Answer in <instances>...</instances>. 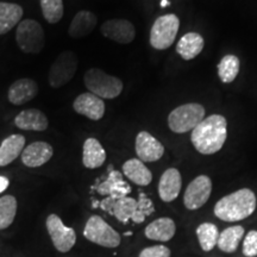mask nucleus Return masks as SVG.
Returning a JSON list of instances; mask_svg holds the SVG:
<instances>
[{
	"mask_svg": "<svg viewBox=\"0 0 257 257\" xmlns=\"http://www.w3.org/2000/svg\"><path fill=\"white\" fill-rule=\"evenodd\" d=\"M46 226L54 246L57 251L68 252L76 243L75 230L66 226L57 214H50L47 218Z\"/></svg>",
	"mask_w": 257,
	"mask_h": 257,
	"instance_id": "9d476101",
	"label": "nucleus"
},
{
	"mask_svg": "<svg viewBox=\"0 0 257 257\" xmlns=\"http://www.w3.org/2000/svg\"><path fill=\"white\" fill-rule=\"evenodd\" d=\"M9 186H10V180L8 178H5V176H0V193L6 191Z\"/></svg>",
	"mask_w": 257,
	"mask_h": 257,
	"instance_id": "72a5a7b5",
	"label": "nucleus"
},
{
	"mask_svg": "<svg viewBox=\"0 0 257 257\" xmlns=\"http://www.w3.org/2000/svg\"><path fill=\"white\" fill-rule=\"evenodd\" d=\"M43 17L48 23L56 24L62 19L64 6L62 0H40Z\"/></svg>",
	"mask_w": 257,
	"mask_h": 257,
	"instance_id": "7c9ffc66",
	"label": "nucleus"
},
{
	"mask_svg": "<svg viewBox=\"0 0 257 257\" xmlns=\"http://www.w3.org/2000/svg\"><path fill=\"white\" fill-rule=\"evenodd\" d=\"M169 4V3L168 2H167V0H163V2L162 3H161V5H162L163 6V8H166V6L167 5H168Z\"/></svg>",
	"mask_w": 257,
	"mask_h": 257,
	"instance_id": "f704fd0d",
	"label": "nucleus"
},
{
	"mask_svg": "<svg viewBox=\"0 0 257 257\" xmlns=\"http://www.w3.org/2000/svg\"><path fill=\"white\" fill-rule=\"evenodd\" d=\"M83 236L89 242L108 249L117 248L121 242L120 234L99 216H92L87 220L83 229Z\"/></svg>",
	"mask_w": 257,
	"mask_h": 257,
	"instance_id": "6e6552de",
	"label": "nucleus"
},
{
	"mask_svg": "<svg viewBox=\"0 0 257 257\" xmlns=\"http://www.w3.org/2000/svg\"><path fill=\"white\" fill-rule=\"evenodd\" d=\"M101 34L106 38L119 44L131 43L136 37L134 24L126 19H110L100 27Z\"/></svg>",
	"mask_w": 257,
	"mask_h": 257,
	"instance_id": "f8f14e48",
	"label": "nucleus"
},
{
	"mask_svg": "<svg viewBox=\"0 0 257 257\" xmlns=\"http://www.w3.org/2000/svg\"><path fill=\"white\" fill-rule=\"evenodd\" d=\"M130 192V186L124 181L123 176L117 170H112L108 178L98 187L99 194L107 195L110 199L124 198Z\"/></svg>",
	"mask_w": 257,
	"mask_h": 257,
	"instance_id": "5701e85b",
	"label": "nucleus"
},
{
	"mask_svg": "<svg viewBox=\"0 0 257 257\" xmlns=\"http://www.w3.org/2000/svg\"><path fill=\"white\" fill-rule=\"evenodd\" d=\"M98 23L96 16L87 10H82L74 16L68 28V35L72 38L79 40L91 35Z\"/></svg>",
	"mask_w": 257,
	"mask_h": 257,
	"instance_id": "6ab92c4d",
	"label": "nucleus"
},
{
	"mask_svg": "<svg viewBox=\"0 0 257 257\" xmlns=\"http://www.w3.org/2000/svg\"><path fill=\"white\" fill-rule=\"evenodd\" d=\"M15 125L21 130L41 133L49 126V120L43 111L38 108H29L16 115Z\"/></svg>",
	"mask_w": 257,
	"mask_h": 257,
	"instance_id": "a211bd4d",
	"label": "nucleus"
},
{
	"mask_svg": "<svg viewBox=\"0 0 257 257\" xmlns=\"http://www.w3.org/2000/svg\"><path fill=\"white\" fill-rule=\"evenodd\" d=\"M204 38L197 32H187L176 44V53L186 61L195 59L204 49Z\"/></svg>",
	"mask_w": 257,
	"mask_h": 257,
	"instance_id": "b1692460",
	"label": "nucleus"
},
{
	"mask_svg": "<svg viewBox=\"0 0 257 257\" xmlns=\"http://www.w3.org/2000/svg\"><path fill=\"white\" fill-rule=\"evenodd\" d=\"M205 119L204 106L198 102H189L179 106L168 115V126L173 133L185 134L193 131Z\"/></svg>",
	"mask_w": 257,
	"mask_h": 257,
	"instance_id": "39448f33",
	"label": "nucleus"
},
{
	"mask_svg": "<svg viewBox=\"0 0 257 257\" xmlns=\"http://www.w3.org/2000/svg\"><path fill=\"white\" fill-rule=\"evenodd\" d=\"M180 28V19L176 15L161 16L150 30V46L156 50H166L175 42Z\"/></svg>",
	"mask_w": 257,
	"mask_h": 257,
	"instance_id": "0eeeda50",
	"label": "nucleus"
},
{
	"mask_svg": "<svg viewBox=\"0 0 257 257\" xmlns=\"http://www.w3.org/2000/svg\"><path fill=\"white\" fill-rule=\"evenodd\" d=\"M16 42L19 49L27 54H38L46 46V34L43 28L34 19H24L17 25Z\"/></svg>",
	"mask_w": 257,
	"mask_h": 257,
	"instance_id": "423d86ee",
	"label": "nucleus"
},
{
	"mask_svg": "<svg viewBox=\"0 0 257 257\" xmlns=\"http://www.w3.org/2000/svg\"><path fill=\"white\" fill-rule=\"evenodd\" d=\"M198 242L204 251H211L217 246L219 230L213 223H202L197 227Z\"/></svg>",
	"mask_w": 257,
	"mask_h": 257,
	"instance_id": "cd10ccee",
	"label": "nucleus"
},
{
	"mask_svg": "<svg viewBox=\"0 0 257 257\" xmlns=\"http://www.w3.org/2000/svg\"><path fill=\"white\" fill-rule=\"evenodd\" d=\"M102 208L108 211L121 223L133 219L135 223H142L149 213L154 212L153 204L147 198L138 202L134 198L124 197L120 199H110L102 202Z\"/></svg>",
	"mask_w": 257,
	"mask_h": 257,
	"instance_id": "7ed1b4c3",
	"label": "nucleus"
},
{
	"mask_svg": "<svg viewBox=\"0 0 257 257\" xmlns=\"http://www.w3.org/2000/svg\"><path fill=\"white\" fill-rule=\"evenodd\" d=\"M212 193V181L207 175H199L187 186L184 194L185 207L195 211L204 206Z\"/></svg>",
	"mask_w": 257,
	"mask_h": 257,
	"instance_id": "9b49d317",
	"label": "nucleus"
},
{
	"mask_svg": "<svg viewBox=\"0 0 257 257\" xmlns=\"http://www.w3.org/2000/svg\"><path fill=\"white\" fill-rule=\"evenodd\" d=\"M25 148V137L21 134H14L6 137L0 144V167L9 166L19 155H22Z\"/></svg>",
	"mask_w": 257,
	"mask_h": 257,
	"instance_id": "412c9836",
	"label": "nucleus"
},
{
	"mask_svg": "<svg viewBox=\"0 0 257 257\" xmlns=\"http://www.w3.org/2000/svg\"><path fill=\"white\" fill-rule=\"evenodd\" d=\"M227 137V121L221 114L205 118L192 131L191 142L198 153L213 155L224 147Z\"/></svg>",
	"mask_w": 257,
	"mask_h": 257,
	"instance_id": "f257e3e1",
	"label": "nucleus"
},
{
	"mask_svg": "<svg viewBox=\"0 0 257 257\" xmlns=\"http://www.w3.org/2000/svg\"><path fill=\"white\" fill-rule=\"evenodd\" d=\"M23 9L15 3L0 2V35L8 34L22 22Z\"/></svg>",
	"mask_w": 257,
	"mask_h": 257,
	"instance_id": "a878e982",
	"label": "nucleus"
},
{
	"mask_svg": "<svg viewBox=\"0 0 257 257\" xmlns=\"http://www.w3.org/2000/svg\"><path fill=\"white\" fill-rule=\"evenodd\" d=\"M17 199L14 195H4L0 198V230L11 226L17 214Z\"/></svg>",
	"mask_w": 257,
	"mask_h": 257,
	"instance_id": "c756f323",
	"label": "nucleus"
},
{
	"mask_svg": "<svg viewBox=\"0 0 257 257\" xmlns=\"http://www.w3.org/2000/svg\"><path fill=\"white\" fill-rule=\"evenodd\" d=\"M239 73V59L232 54H227L218 63V76L220 81L230 83L234 81Z\"/></svg>",
	"mask_w": 257,
	"mask_h": 257,
	"instance_id": "c85d7f7f",
	"label": "nucleus"
},
{
	"mask_svg": "<svg viewBox=\"0 0 257 257\" xmlns=\"http://www.w3.org/2000/svg\"><path fill=\"white\" fill-rule=\"evenodd\" d=\"M182 187L181 174L176 168H168L159 181V197L162 201L172 202L179 197Z\"/></svg>",
	"mask_w": 257,
	"mask_h": 257,
	"instance_id": "f3484780",
	"label": "nucleus"
},
{
	"mask_svg": "<svg viewBox=\"0 0 257 257\" xmlns=\"http://www.w3.org/2000/svg\"><path fill=\"white\" fill-rule=\"evenodd\" d=\"M53 155V147L49 143L38 141V142H34L29 144L27 148H24L21 157L24 166L29 167V168H38V167L49 162Z\"/></svg>",
	"mask_w": 257,
	"mask_h": 257,
	"instance_id": "2eb2a0df",
	"label": "nucleus"
},
{
	"mask_svg": "<svg viewBox=\"0 0 257 257\" xmlns=\"http://www.w3.org/2000/svg\"><path fill=\"white\" fill-rule=\"evenodd\" d=\"M242 252L245 257L257 256V231L256 230H250L249 232L244 236Z\"/></svg>",
	"mask_w": 257,
	"mask_h": 257,
	"instance_id": "2f4dec72",
	"label": "nucleus"
},
{
	"mask_svg": "<svg viewBox=\"0 0 257 257\" xmlns=\"http://www.w3.org/2000/svg\"><path fill=\"white\" fill-rule=\"evenodd\" d=\"M83 83L89 93L99 98L114 99L120 95L123 92L124 85L120 79L117 76L108 75L104 70L99 68H91L83 75Z\"/></svg>",
	"mask_w": 257,
	"mask_h": 257,
	"instance_id": "20e7f679",
	"label": "nucleus"
},
{
	"mask_svg": "<svg viewBox=\"0 0 257 257\" xmlns=\"http://www.w3.org/2000/svg\"><path fill=\"white\" fill-rule=\"evenodd\" d=\"M123 173L131 182L142 187L153 181L152 172L140 159L127 160L123 165Z\"/></svg>",
	"mask_w": 257,
	"mask_h": 257,
	"instance_id": "393cba45",
	"label": "nucleus"
},
{
	"mask_svg": "<svg viewBox=\"0 0 257 257\" xmlns=\"http://www.w3.org/2000/svg\"><path fill=\"white\" fill-rule=\"evenodd\" d=\"M38 94V85L35 80L23 78L15 81L10 86L8 92L9 101L12 105L22 106L31 101Z\"/></svg>",
	"mask_w": 257,
	"mask_h": 257,
	"instance_id": "dca6fc26",
	"label": "nucleus"
},
{
	"mask_svg": "<svg viewBox=\"0 0 257 257\" xmlns=\"http://www.w3.org/2000/svg\"><path fill=\"white\" fill-rule=\"evenodd\" d=\"M175 221L169 217H162L152 221L144 230V234L148 239L157 242H168L175 236Z\"/></svg>",
	"mask_w": 257,
	"mask_h": 257,
	"instance_id": "aec40b11",
	"label": "nucleus"
},
{
	"mask_svg": "<svg viewBox=\"0 0 257 257\" xmlns=\"http://www.w3.org/2000/svg\"><path fill=\"white\" fill-rule=\"evenodd\" d=\"M136 154L142 162H156L165 154V147L148 131H141L135 143Z\"/></svg>",
	"mask_w": 257,
	"mask_h": 257,
	"instance_id": "ddd939ff",
	"label": "nucleus"
},
{
	"mask_svg": "<svg viewBox=\"0 0 257 257\" xmlns=\"http://www.w3.org/2000/svg\"><path fill=\"white\" fill-rule=\"evenodd\" d=\"M170 255H172V252H170L168 246L160 244V245L148 246V248L143 249L138 257H170Z\"/></svg>",
	"mask_w": 257,
	"mask_h": 257,
	"instance_id": "473e14b6",
	"label": "nucleus"
},
{
	"mask_svg": "<svg viewBox=\"0 0 257 257\" xmlns=\"http://www.w3.org/2000/svg\"><path fill=\"white\" fill-rule=\"evenodd\" d=\"M245 236L244 227L240 225H233V226L226 227L219 233L217 246L223 252L232 253L238 249L240 240Z\"/></svg>",
	"mask_w": 257,
	"mask_h": 257,
	"instance_id": "bb28decb",
	"label": "nucleus"
},
{
	"mask_svg": "<svg viewBox=\"0 0 257 257\" xmlns=\"http://www.w3.org/2000/svg\"><path fill=\"white\" fill-rule=\"evenodd\" d=\"M78 69V56L74 51H62L49 69V85L53 88H60L68 83Z\"/></svg>",
	"mask_w": 257,
	"mask_h": 257,
	"instance_id": "1a4fd4ad",
	"label": "nucleus"
},
{
	"mask_svg": "<svg viewBox=\"0 0 257 257\" xmlns=\"http://www.w3.org/2000/svg\"><path fill=\"white\" fill-rule=\"evenodd\" d=\"M256 204L255 193L249 188H242L219 199L213 212L218 219L236 223L251 216L256 210Z\"/></svg>",
	"mask_w": 257,
	"mask_h": 257,
	"instance_id": "f03ea898",
	"label": "nucleus"
},
{
	"mask_svg": "<svg viewBox=\"0 0 257 257\" xmlns=\"http://www.w3.org/2000/svg\"><path fill=\"white\" fill-rule=\"evenodd\" d=\"M106 161V152L96 138H87L82 147V165L88 169L100 168Z\"/></svg>",
	"mask_w": 257,
	"mask_h": 257,
	"instance_id": "4be33fe9",
	"label": "nucleus"
},
{
	"mask_svg": "<svg viewBox=\"0 0 257 257\" xmlns=\"http://www.w3.org/2000/svg\"><path fill=\"white\" fill-rule=\"evenodd\" d=\"M73 108L78 114L91 120H100L105 114V101L92 93L86 92L80 94L73 101Z\"/></svg>",
	"mask_w": 257,
	"mask_h": 257,
	"instance_id": "4468645a",
	"label": "nucleus"
}]
</instances>
